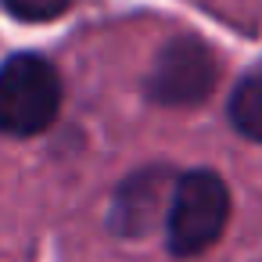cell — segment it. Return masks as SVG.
I'll use <instances>...</instances> for the list:
<instances>
[{"label":"cell","instance_id":"cell-1","mask_svg":"<svg viewBox=\"0 0 262 262\" xmlns=\"http://www.w3.org/2000/svg\"><path fill=\"white\" fill-rule=\"evenodd\" d=\"M61 108V79L40 54H11L0 65V133L36 137Z\"/></svg>","mask_w":262,"mask_h":262},{"label":"cell","instance_id":"cell-2","mask_svg":"<svg viewBox=\"0 0 262 262\" xmlns=\"http://www.w3.org/2000/svg\"><path fill=\"white\" fill-rule=\"evenodd\" d=\"M230 219V190L212 169H194L176 180L172 208L165 219V237L172 255H198L212 248Z\"/></svg>","mask_w":262,"mask_h":262},{"label":"cell","instance_id":"cell-3","mask_svg":"<svg viewBox=\"0 0 262 262\" xmlns=\"http://www.w3.org/2000/svg\"><path fill=\"white\" fill-rule=\"evenodd\" d=\"M215 79H219V61L212 47L198 36H176L155 58V69L147 76V97L165 108L201 104L215 90Z\"/></svg>","mask_w":262,"mask_h":262},{"label":"cell","instance_id":"cell-4","mask_svg":"<svg viewBox=\"0 0 262 262\" xmlns=\"http://www.w3.org/2000/svg\"><path fill=\"white\" fill-rule=\"evenodd\" d=\"M176 194V176L165 165H147L126 176L108 208V230L115 237H144L162 219H169Z\"/></svg>","mask_w":262,"mask_h":262},{"label":"cell","instance_id":"cell-5","mask_svg":"<svg viewBox=\"0 0 262 262\" xmlns=\"http://www.w3.org/2000/svg\"><path fill=\"white\" fill-rule=\"evenodd\" d=\"M230 122L248 140L262 144V69L237 83V90L230 97Z\"/></svg>","mask_w":262,"mask_h":262},{"label":"cell","instance_id":"cell-6","mask_svg":"<svg viewBox=\"0 0 262 262\" xmlns=\"http://www.w3.org/2000/svg\"><path fill=\"white\" fill-rule=\"evenodd\" d=\"M72 0H4V8L22 22H54L69 11Z\"/></svg>","mask_w":262,"mask_h":262}]
</instances>
